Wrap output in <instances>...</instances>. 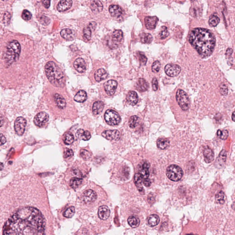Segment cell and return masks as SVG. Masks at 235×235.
<instances>
[{"label": "cell", "instance_id": "1", "mask_svg": "<svg viewBox=\"0 0 235 235\" xmlns=\"http://www.w3.org/2000/svg\"><path fill=\"white\" fill-rule=\"evenodd\" d=\"M46 221L37 208L25 207L16 210L3 228V235H43Z\"/></svg>", "mask_w": 235, "mask_h": 235}, {"label": "cell", "instance_id": "2", "mask_svg": "<svg viewBox=\"0 0 235 235\" xmlns=\"http://www.w3.org/2000/svg\"><path fill=\"white\" fill-rule=\"evenodd\" d=\"M189 41L192 46L203 58L210 56L215 47V37L206 29L198 28L193 30L189 34Z\"/></svg>", "mask_w": 235, "mask_h": 235}, {"label": "cell", "instance_id": "3", "mask_svg": "<svg viewBox=\"0 0 235 235\" xmlns=\"http://www.w3.org/2000/svg\"><path fill=\"white\" fill-rule=\"evenodd\" d=\"M46 77L53 85L62 88L65 86L66 79L64 74L54 62H48L45 66Z\"/></svg>", "mask_w": 235, "mask_h": 235}, {"label": "cell", "instance_id": "4", "mask_svg": "<svg viewBox=\"0 0 235 235\" xmlns=\"http://www.w3.org/2000/svg\"><path fill=\"white\" fill-rule=\"evenodd\" d=\"M20 52L21 46L18 41L14 40L8 43L5 54L6 64L7 66L18 61L19 59Z\"/></svg>", "mask_w": 235, "mask_h": 235}, {"label": "cell", "instance_id": "5", "mask_svg": "<svg viewBox=\"0 0 235 235\" xmlns=\"http://www.w3.org/2000/svg\"><path fill=\"white\" fill-rule=\"evenodd\" d=\"M166 175L169 179L171 181H178L183 176V171L178 165H171L167 168Z\"/></svg>", "mask_w": 235, "mask_h": 235}, {"label": "cell", "instance_id": "6", "mask_svg": "<svg viewBox=\"0 0 235 235\" xmlns=\"http://www.w3.org/2000/svg\"><path fill=\"white\" fill-rule=\"evenodd\" d=\"M176 100L180 107L183 111H186L190 106V100L187 94L181 89L177 90L176 92Z\"/></svg>", "mask_w": 235, "mask_h": 235}, {"label": "cell", "instance_id": "7", "mask_svg": "<svg viewBox=\"0 0 235 235\" xmlns=\"http://www.w3.org/2000/svg\"><path fill=\"white\" fill-rule=\"evenodd\" d=\"M104 118L107 124L110 125H117L121 122L120 115L113 110H109L106 111L104 114Z\"/></svg>", "mask_w": 235, "mask_h": 235}, {"label": "cell", "instance_id": "8", "mask_svg": "<svg viewBox=\"0 0 235 235\" xmlns=\"http://www.w3.org/2000/svg\"><path fill=\"white\" fill-rule=\"evenodd\" d=\"M26 120L24 118L19 117L16 119L14 123V129L17 135L22 136L26 130Z\"/></svg>", "mask_w": 235, "mask_h": 235}, {"label": "cell", "instance_id": "9", "mask_svg": "<svg viewBox=\"0 0 235 235\" xmlns=\"http://www.w3.org/2000/svg\"><path fill=\"white\" fill-rule=\"evenodd\" d=\"M165 70L167 75L170 77H175L181 72V68L177 64L169 63L166 65Z\"/></svg>", "mask_w": 235, "mask_h": 235}, {"label": "cell", "instance_id": "10", "mask_svg": "<svg viewBox=\"0 0 235 235\" xmlns=\"http://www.w3.org/2000/svg\"><path fill=\"white\" fill-rule=\"evenodd\" d=\"M49 120V116L44 112L38 113L34 118V124L38 127H42Z\"/></svg>", "mask_w": 235, "mask_h": 235}, {"label": "cell", "instance_id": "11", "mask_svg": "<svg viewBox=\"0 0 235 235\" xmlns=\"http://www.w3.org/2000/svg\"><path fill=\"white\" fill-rule=\"evenodd\" d=\"M102 137L108 140L118 141L120 138V133L118 130H107L102 134Z\"/></svg>", "mask_w": 235, "mask_h": 235}, {"label": "cell", "instance_id": "12", "mask_svg": "<svg viewBox=\"0 0 235 235\" xmlns=\"http://www.w3.org/2000/svg\"><path fill=\"white\" fill-rule=\"evenodd\" d=\"M117 82L114 80H110L104 85V89L107 94L109 96L114 95L117 87Z\"/></svg>", "mask_w": 235, "mask_h": 235}, {"label": "cell", "instance_id": "13", "mask_svg": "<svg viewBox=\"0 0 235 235\" xmlns=\"http://www.w3.org/2000/svg\"><path fill=\"white\" fill-rule=\"evenodd\" d=\"M97 198V195L96 192L91 189L86 190L83 194V200L87 204L94 202Z\"/></svg>", "mask_w": 235, "mask_h": 235}, {"label": "cell", "instance_id": "14", "mask_svg": "<svg viewBox=\"0 0 235 235\" xmlns=\"http://www.w3.org/2000/svg\"><path fill=\"white\" fill-rule=\"evenodd\" d=\"M72 4V0H61L57 6L58 11L60 12L67 11L71 7Z\"/></svg>", "mask_w": 235, "mask_h": 235}, {"label": "cell", "instance_id": "15", "mask_svg": "<svg viewBox=\"0 0 235 235\" xmlns=\"http://www.w3.org/2000/svg\"><path fill=\"white\" fill-rule=\"evenodd\" d=\"M110 211L107 206H100L98 211V215L100 219L102 220H107L110 217Z\"/></svg>", "mask_w": 235, "mask_h": 235}, {"label": "cell", "instance_id": "16", "mask_svg": "<svg viewBox=\"0 0 235 235\" xmlns=\"http://www.w3.org/2000/svg\"><path fill=\"white\" fill-rule=\"evenodd\" d=\"M158 19L157 17H147L145 18V25L148 30H154L156 26Z\"/></svg>", "mask_w": 235, "mask_h": 235}, {"label": "cell", "instance_id": "17", "mask_svg": "<svg viewBox=\"0 0 235 235\" xmlns=\"http://www.w3.org/2000/svg\"><path fill=\"white\" fill-rule=\"evenodd\" d=\"M75 70L79 73L84 72L86 70V64L84 60L82 58L76 59L74 63Z\"/></svg>", "mask_w": 235, "mask_h": 235}, {"label": "cell", "instance_id": "18", "mask_svg": "<svg viewBox=\"0 0 235 235\" xmlns=\"http://www.w3.org/2000/svg\"><path fill=\"white\" fill-rule=\"evenodd\" d=\"M112 41L114 44L115 47L117 46L123 40V33L121 30H118L114 31L112 36Z\"/></svg>", "mask_w": 235, "mask_h": 235}, {"label": "cell", "instance_id": "19", "mask_svg": "<svg viewBox=\"0 0 235 235\" xmlns=\"http://www.w3.org/2000/svg\"><path fill=\"white\" fill-rule=\"evenodd\" d=\"M205 161L207 163H211L214 159V153L210 148L208 146L205 147L203 151Z\"/></svg>", "mask_w": 235, "mask_h": 235}, {"label": "cell", "instance_id": "20", "mask_svg": "<svg viewBox=\"0 0 235 235\" xmlns=\"http://www.w3.org/2000/svg\"><path fill=\"white\" fill-rule=\"evenodd\" d=\"M126 100L129 105H136L138 101V97L137 92L134 91H129L126 96Z\"/></svg>", "mask_w": 235, "mask_h": 235}, {"label": "cell", "instance_id": "21", "mask_svg": "<svg viewBox=\"0 0 235 235\" xmlns=\"http://www.w3.org/2000/svg\"><path fill=\"white\" fill-rule=\"evenodd\" d=\"M136 87L140 92H144L148 90L149 85L146 80L143 78H140L136 83Z\"/></svg>", "mask_w": 235, "mask_h": 235}, {"label": "cell", "instance_id": "22", "mask_svg": "<svg viewBox=\"0 0 235 235\" xmlns=\"http://www.w3.org/2000/svg\"><path fill=\"white\" fill-rule=\"evenodd\" d=\"M94 75L96 81L98 82H100L105 80L108 77V74L104 69H100L96 71Z\"/></svg>", "mask_w": 235, "mask_h": 235}, {"label": "cell", "instance_id": "23", "mask_svg": "<svg viewBox=\"0 0 235 235\" xmlns=\"http://www.w3.org/2000/svg\"><path fill=\"white\" fill-rule=\"evenodd\" d=\"M109 11L112 16L118 17L122 14V9L119 6L111 5L109 7Z\"/></svg>", "mask_w": 235, "mask_h": 235}, {"label": "cell", "instance_id": "24", "mask_svg": "<svg viewBox=\"0 0 235 235\" xmlns=\"http://www.w3.org/2000/svg\"><path fill=\"white\" fill-rule=\"evenodd\" d=\"M76 137L82 140L88 141L91 138V135L89 131L79 129L76 133Z\"/></svg>", "mask_w": 235, "mask_h": 235}, {"label": "cell", "instance_id": "25", "mask_svg": "<svg viewBox=\"0 0 235 235\" xmlns=\"http://www.w3.org/2000/svg\"><path fill=\"white\" fill-rule=\"evenodd\" d=\"M60 34L62 38L69 41L73 40L75 37L73 31L69 29H64L62 30Z\"/></svg>", "mask_w": 235, "mask_h": 235}, {"label": "cell", "instance_id": "26", "mask_svg": "<svg viewBox=\"0 0 235 235\" xmlns=\"http://www.w3.org/2000/svg\"><path fill=\"white\" fill-rule=\"evenodd\" d=\"M104 103L102 101H97L94 102L92 107V112L95 115L100 114L104 109Z\"/></svg>", "mask_w": 235, "mask_h": 235}, {"label": "cell", "instance_id": "27", "mask_svg": "<svg viewBox=\"0 0 235 235\" xmlns=\"http://www.w3.org/2000/svg\"><path fill=\"white\" fill-rule=\"evenodd\" d=\"M54 98L56 104H57L58 108L60 109H64L66 107V101L62 96L56 93L55 94Z\"/></svg>", "mask_w": 235, "mask_h": 235}, {"label": "cell", "instance_id": "28", "mask_svg": "<svg viewBox=\"0 0 235 235\" xmlns=\"http://www.w3.org/2000/svg\"><path fill=\"white\" fill-rule=\"evenodd\" d=\"M90 8L94 13L97 14L102 11L103 5L99 0H94L90 5Z\"/></svg>", "mask_w": 235, "mask_h": 235}, {"label": "cell", "instance_id": "29", "mask_svg": "<svg viewBox=\"0 0 235 235\" xmlns=\"http://www.w3.org/2000/svg\"><path fill=\"white\" fill-rule=\"evenodd\" d=\"M87 93L83 90H81L77 92L74 96V100L78 102H83L87 100Z\"/></svg>", "mask_w": 235, "mask_h": 235}, {"label": "cell", "instance_id": "30", "mask_svg": "<svg viewBox=\"0 0 235 235\" xmlns=\"http://www.w3.org/2000/svg\"><path fill=\"white\" fill-rule=\"evenodd\" d=\"M160 222V218L157 214H153L150 215L147 220L148 225L150 227H154L157 225Z\"/></svg>", "mask_w": 235, "mask_h": 235}, {"label": "cell", "instance_id": "31", "mask_svg": "<svg viewBox=\"0 0 235 235\" xmlns=\"http://www.w3.org/2000/svg\"><path fill=\"white\" fill-rule=\"evenodd\" d=\"M128 223L132 228H137L139 225L140 221L137 216H130L128 219Z\"/></svg>", "mask_w": 235, "mask_h": 235}, {"label": "cell", "instance_id": "32", "mask_svg": "<svg viewBox=\"0 0 235 235\" xmlns=\"http://www.w3.org/2000/svg\"><path fill=\"white\" fill-rule=\"evenodd\" d=\"M143 178V177L141 176L140 173H137V174H135V176H134V182H135L136 186H137V189H138L140 192L143 191L142 185H141Z\"/></svg>", "mask_w": 235, "mask_h": 235}, {"label": "cell", "instance_id": "33", "mask_svg": "<svg viewBox=\"0 0 235 235\" xmlns=\"http://www.w3.org/2000/svg\"><path fill=\"white\" fill-rule=\"evenodd\" d=\"M157 145L158 148L163 150L169 146V141L167 139L159 138L157 141Z\"/></svg>", "mask_w": 235, "mask_h": 235}, {"label": "cell", "instance_id": "34", "mask_svg": "<svg viewBox=\"0 0 235 235\" xmlns=\"http://www.w3.org/2000/svg\"><path fill=\"white\" fill-rule=\"evenodd\" d=\"M149 168V164L147 163H145L143 164L141 168L140 169L139 173L144 179H146L149 177V171L148 170Z\"/></svg>", "mask_w": 235, "mask_h": 235}, {"label": "cell", "instance_id": "35", "mask_svg": "<svg viewBox=\"0 0 235 235\" xmlns=\"http://www.w3.org/2000/svg\"><path fill=\"white\" fill-rule=\"evenodd\" d=\"M82 183V179L78 177H74L70 181V184L73 189H76L79 187Z\"/></svg>", "mask_w": 235, "mask_h": 235}, {"label": "cell", "instance_id": "36", "mask_svg": "<svg viewBox=\"0 0 235 235\" xmlns=\"http://www.w3.org/2000/svg\"><path fill=\"white\" fill-rule=\"evenodd\" d=\"M153 36L149 33L141 34L140 35V40L143 43L149 44L153 41Z\"/></svg>", "mask_w": 235, "mask_h": 235}, {"label": "cell", "instance_id": "37", "mask_svg": "<svg viewBox=\"0 0 235 235\" xmlns=\"http://www.w3.org/2000/svg\"><path fill=\"white\" fill-rule=\"evenodd\" d=\"M220 19L217 15L214 14H212L209 17V24L211 27H216L220 23Z\"/></svg>", "mask_w": 235, "mask_h": 235}, {"label": "cell", "instance_id": "38", "mask_svg": "<svg viewBox=\"0 0 235 235\" xmlns=\"http://www.w3.org/2000/svg\"><path fill=\"white\" fill-rule=\"evenodd\" d=\"M226 158V152L225 150H223L221 152L216 160V162L220 165H222L225 163Z\"/></svg>", "mask_w": 235, "mask_h": 235}, {"label": "cell", "instance_id": "39", "mask_svg": "<svg viewBox=\"0 0 235 235\" xmlns=\"http://www.w3.org/2000/svg\"><path fill=\"white\" fill-rule=\"evenodd\" d=\"M139 122V118L136 115L132 116L129 118V125L131 128H135Z\"/></svg>", "mask_w": 235, "mask_h": 235}, {"label": "cell", "instance_id": "40", "mask_svg": "<svg viewBox=\"0 0 235 235\" xmlns=\"http://www.w3.org/2000/svg\"><path fill=\"white\" fill-rule=\"evenodd\" d=\"M74 141V137L73 135L71 132H68L66 133L63 139L64 143L66 145H70Z\"/></svg>", "mask_w": 235, "mask_h": 235}, {"label": "cell", "instance_id": "41", "mask_svg": "<svg viewBox=\"0 0 235 235\" xmlns=\"http://www.w3.org/2000/svg\"><path fill=\"white\" fill-rule=\"evenodd\" d=\"M75 213V208L73 206L69 207L63 213L64 217L67 218H70L72 217Z\"/></svg>", "mask_w": 235, "mask_h": 235}, {"label": "cell", "instance_id": "42", "mask_svg": "<svg viewBox=\"0 0 235 235\" xmlns=\"http://www.w3.org/2000/svg\"><path fill=\"white\" fill-rule=\"evenodd\" d=\"M225 194L222 191H220L215 196V200L218 204L223 205L225 203Z\"/></svg>", "mask_w": 235, "mask_h": 235}, {"label": "cell", "instance_id": "43", "mask_svg": "<svg viewBox=\"0 0 235 235\" xmlns=\"http://www.w3.org/2000/svg\"><path fill=\"white\" fill-rule=\"evenodd\" d=\"M91 37V30L89 26L85 28L83 30V38L86 41L90 40Z\"/></svg>", "mask_w": 235, "mask_h": 235}, {"label": "cell", "instance_id": "44", "mask_svg": "<svg viewBox=\"0 0 235 235\" xmlns=\"http://www.w3.org/2000/svg\"><path fill=\"white\" fill-rule=\"evenodd\" d=\"M38 20L40 23L44 26H47L51 22L50 18L45 15H40L38 17Z\"/></svg>", "mask_w": 235, "mask_h": 235}, {"label": "cell", "instance_id": "45", "mask_svg": "<svg viewBox=\"0 0 235 235\" xmlns=\"http://www.w3.org/2000/svg\"><path fill=\"white\" fill-rule=\"evenodd\" d=\"M217 136L222 140H226L228 137V132L226 130H222L219 129L217 132Z\"/></svg>", "mask_w": 235, "mask_h": 235}, {"label": "cell", "instance_id": "46", "mask_svg": "<svg viewBox=\"0 0 235 235\" xmlns=\"http://www.w3.org/2000/svg\"><path fill=\"white\" fill-rule=\"evenodd\" d=\"M169 34V33L166 27H162L161 32H160L159 34V37H160V39H165V38H166V37L168 36Z\"/></svg>", "mask_w": 235, "mask_h": 235}, {"label": "cell", "instance_id": "47", "mask_svg": "<svg viewBox=\"0 0 235 235\" xmlns=\"http://www.w3.org/2000/svg\"><path fill=\"white\" fill-rule=\"evenodd\" d=\"M80 155L81 157L85 160H88L91 157V154L86 149H82L80 151Z\"/></svg>", "mask_w": 235, "mask_h": 235}, {"label": "cell", "instance_id": "48", "mask_svg": "<svg viewBox=\"0 0 235 235\" xmlns=\"http://www.w3.org/2000/svg\"><path fill=\"white\" fill-rule=\"evenodd\" d=\"M160 68H161V63L158 61H156L153 63L152 65V71L153 73L158 72Z\"/></svg>", "mask_w": 235, "mask_h": 235}, {"label": "cell", "instance_id": "49", "mask_svg": "<svg viewBox=\"0 0 235 235\" xmlns=\"http://www.w3.org/2000/svg\"><path fill=\"white\" fill-rule=\"evenodd\" d=\"M63 156L65 158H69L73 156L74 152L72 149L69 148H66L64 149Z\"/></svg>", "mask_w": 235, "mask_h": 235}, {"label": "cell", "instance_id": "50", "mask_svg": "<svg viewBox=\"0 0 235 235\" xmlns=\"http://www.w3.org/2000/svg\"><path fill=\"white\" fill-rule=\"evenodd\" d=\"M22 17L24 20H29L31 18L32 14L28 10H25L22 13Z\"/></svg>", "mask_w": 235, "mask_h": 235}, {"label": "cell", "instance_id": "51", "mask_svg": "<svg viewBox=\"0 0 235 235\" xmlns=\"http://www.w3.org/2000/svg\"><path fill=\"white\" fill-rule=\"evenodd\" d=\"M10 19H11V15L10 13L8 12H6L4 13L3 18V22L4 24L5 25H8L10 22Z\"/></svg>", "mask_w": 235, "mask_h": 235}, {"label": "cell", "instance_id": "52", "mask_svg": "<svg viewBox=\"0 0 235 235\" xmlns=\"http://www.w3.org/2000/svg\"><path fill=\"white\" fill-rule=\"evenodd\" d=\"M220 92L222 95H227L228 93V88L225 84L224 83H222L220 86Z\"/></svg>", "mask_w": 235, "mask_h": 235}, {"label": "cell", "instance_id": "53", "mask_svg": "<svg viewBox=\"0 0 235 235\" xmlns=\"http://www.w3.org/2000/svg\"><path fill=\"white\" fill-rule=\"evenodd\" d=\"M138 59L141 65H146L147 62V58L145 55L142 54H139L138 55Z\"/></svg>", "mask_w": 235, "mask_h": 235}, {"label": "cell", "instance_id": "54", "mask_svg": "<svg viewBox=\"0 0 235 235\" xmlns=\"http://www.w3.org/2000/svg\"><path fill=\"white\" fill-rule=\"evenodd\" d=\"M158 83L157 78H154L152 81V87L154 91H156L158 89Z\"/></svg>", "mask_w": 235, "mask_h": 235}, {"label": "cell", "instance_id": "55", "mask_svg": "<svg viewBox=\"0 0 235 235\" xmlns=\"http://www.w3.org/2000/svg\"><path fill=\"white\" fill-rule=\"evenodd\" d=\"M43 5L46 8H48L50 7L51 0H41Z\"/></svg>", "mask_w": 235, "mask_h": 235}, {"label": "cell", "instance_id": "56", "mask_svg": "<svg viewBox=\"0 0 235 235\" xmlns=\"http://www.w3.org/2000/svg\"><path fill=\"white\" fill-rule=\"evenodd\" d=\"M143 184L145 186L147 187H149L151 185V181L148 178L144 179V181H143Z\"/></svg>", "mask_w": 235, "mask_h": 235}, {"label": "cell", "instance_id": "57", "mask_svg": "<svg viewBox=\"0 0 235 235\" xmlns=\"http://www.w3.org/2000/svg\"><path fill=\"white\" fill-rule=\"evenodd\" d=\"M96 26H97V24H96V22H91L90 23L88 26L89 27L90 29H91V30L92 29L94 30V29H95V28H96Z\"/></svg>", "mask_w": 235, "mask_h": 235}, {"label": "cell", "instance_id": "58", "mask_svg": "<svg viewBox=\"0 0 235 235\" xmlns=\"http://www.w3.org/2000/svg\"><path fill=\"white\" fill-rule=\"evenodd\" d=\"M1 146L4 144L6 142V139L5 137L2 135V134H1Z\"/></svg>", "mask_w": 235, "mask_h": 235}, {"label": "cell", "instance_id": "59", "mask_svg": "<svg viewBox=\"0 0 235 235\" xmlns=\"http://www.w3.org/2000/svg\"><path fill=\"white\" fill-rule=\"evenodd\" d=\"M233 52V49H231V48H228V49H227V51H226V55L228 56H231V55L232 54Z\"/></svg>", "mask_w": 235, "mask_h": 235}, {"label": "cell", "instance_id": "60", "mask_svg": "<svg viewBox=\"0 0 235 235\" xmlns=\"http://www.w3.org/2000/svg\"><path fill=\"white\" fill-rule=\"evenodd\" d=\"M232 119L233 121L235 122V111L233 113V114H232Z\"/></svg>", "mask_w": 235, "mask_h": 235}, {"label": "cell", "instance_id": "61", "mask_svg": "<svg viewBox=\"0 0 235 235\" xmlns=\"http://www.w3.org/2000/svg\"><path fill=\"white\" fill-rule=\"evenodd\" d=\"M232 209H233L234 210H235V202L233 204V205H232Z\"/></svg>", "mask_w": 235, "mask_h": 235}, {"label": "cell", "instance_id": "62", "mask_svg": "<svg viewBox=\"0 0 235 235\" xmlns=\"http://www.w3.org/2000/svg\"><path fill=\"white\" fill-rule=\"evenodd\" d=\"M3 166V165L2 163H1V170H2V169Z\"/></svg>", "mask_w": 235, "mask_h": 235}, {"label": "cell", "instance_id": "63", "mask_svg": "<svg viewBox=\"0 0 235 235\" xmlns=\"http://www.w3.org/2000/svg\"><path fill=\"white\" fill-rule=\"evenodd\" d=\"M191 1H192V2H195V1H196V0H191Z\"/></svg>", "mask_w": 235, "mask_h": 235}, {"label": "cell", "instance_id": "64", "mask_svg": "<svg viewBox=\"0 0 235 235\" xmlns=\"http://www.w3.org/2000/svg\"><path fill=\"white\" fill-rule=\"evenodd\" d=\"M2 1H6V0H2Z\"/></svg>", "mask_w": 235, "mask_h": 235}]
</instances>
